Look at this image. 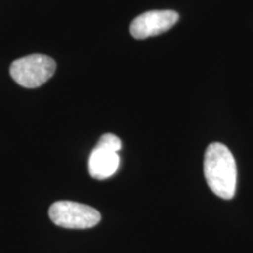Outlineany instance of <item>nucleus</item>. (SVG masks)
Wrapping results in <instances>:
<instances>
[{
  "instance_id": "f257e3e1",
  "label": "nucleus",
  "mask_w": 253,
  "mask_h": 253,
  "mask_svg": "<svg viewBox=\"0 0 253 253\" xmlns=\"http://www.w3.org/2000/svg\"><path fill=\"white\" fill-rule=\"evenodd\" d=\"M204 176L211 191L223 199L235 197L237 166L229 148L221 143H211L205 151Z\"/></svg>"
},
{
  "instance_id": "f03ea898",
  "label": "nucleus",
  "mask_w": 253,
  "mask_h": 253,
  "mask_svg": "<svg viewBox=\"0 0 253 253\" xmlns=\"http://www.w3.org/2000/svg\"><path fill=\"white\" fill-rule=\"evenodd\" d=\"M56 63L47 55L32 54L18 59L11 65L9 73L13 80L25 88H38L54 75Z\"/></svg>"
},
{
  "instance_id": "7ed1b4c3",
  "label": "nucleus",
  "mask_w": 253,
  "mask_h": 253,
  "mask_svg": "<svg viewBox=\"0 0 253 253\" xmlns=\"http://www.w3.org/2000/svg\"><path fill=\"white\" fill-rule=\"evenodd\" d=\"M48 213L55 225L65 229H90L101 220V214L96 209L69 201L53 203Z\"/></svg>"
},
{
  "instance_id": "20e7f679",
  "label": "nucleus",
  "mask_w": 253,
  "mask_h": 253,
  "mask_svg": "<svg viewBox=\"0 0 253 253\" xmlns=\"http://www.w3.org/2000/svg\"><path fill=\"white\" fill-rule=\"evenodd\" d=\"M122 142L118 136L104 134L95 145L89 157L88 169L90 176L95 179H106L118 171L120 166L119 151Z\"/></svg>"
},
{
  "instance_id": "39448f33",
  "label": "nucleus",
  "mask_w": 253,
  "mask_h": 253,
  "mask_svg": "<svg viewBox=\"0 0 253 253\" xmlns=\"http://www.w3.org/2000/svg\"><path fill=\"white\" fill-rule=\"evenodd\" d=\"M178 13L171 9L145 12L132 20L130 33L136 39H147L169 31L178 21Z\"/></svg>"
}]
</instances>
